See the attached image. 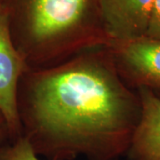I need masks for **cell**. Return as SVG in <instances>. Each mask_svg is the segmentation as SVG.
<instances>
[{
  "label": "cell",
  "instance_id": "cell-1",
  "mask_svg": "<svg viewBox=\"0 0 160 160\" xmlns=\"http://www.w3.org/2000/svg\"><path fill=\"white\" fill-rule=\"evenodd\" d=\"M17 108L22 135L47 160H119L141 116L137 92L121 78L107 46L27 69Z\"/></svg>",
  "mask_w": 160,
  "mask_h": 160
},
{
  "label": "cell",
  "instance_id": "cell-3",
  "mask_svg": "<svg viewBox=\"0 0 160 160\" xmlns=\"http://www.w3.org/2000/svg\"><path fill=\"white\" fill-rule=\"evenodd\" d=\"M116 69L132 90L145 87L160 98V39L142 37L107 46Z\"/></svg>",
  "mask_w": 160,
  "mask_h": 160
},
{
  "label": "cell",
  "instance_id": "cell-9",
  "mask_svg": "<svg viewBox=\"0 0 160 160\" xmlns=\"http://www.w3.org/2000/svg\"><path fill=\"white\" fill-rule=\"evenodd\" d=\"M6 139H9L7 126H6V121L4 119L3 116L0 113V147L6 142Z\"/></svg>",
  "mask_w": 160,
  "mask_h": 160
},
{
  "label": "cell",
  "instance_id": "cell-4",
  "mask_svg": "<svg viewBox=\"0 0 160 160\" xmlns=\"http://www.w3.org/2000/svg\"><path fill=\"white\" fill-rule=\"evenodd\" d=\"M28 69L12 38L8 14L0 2V113L6 121L9 141L22 135L17 91L20 79Z\"/></svg>",
  "mask_w": 160,
  "mask_h": 160
},
{
  "label": "cell",
  "instance_id": "cell-2",
  "mask_svg": "<svg viewBox=\"0 0 160 160\" xmlns=\"http://www.w3.org/2000/svg\"><path fill=\"white\" fill-rule=\"evenodd\" d=\"M100 0H0L12 38L29 69L55 66L111 43Z\"/></svg>",
  "mask_w": 160,
  "mask_h": 160
},
{
  "label": "cell",
  "instance_id": "cell-6",
  "mask_svg": "<svg viewBox=\"0 0 160 160\" xmlns=\"http://www.w3.org/2000/svg\"><path fill=\"white\" fill-rule=\"evenodd\" d=\"M141 116L126 152L128 160H160V98L148 88H138Z\"/></svg>",
  "mask_w": 160,
  "mask_h": 160
},
{
  "label": "cell",
  "instance_id": "cell-8",
  "mask_svg": "<svg viewBox=\"0 0 160 160\" xmlns=\"http://www.w3.org/2000/svg\"><path fill=\"white\" fill-rule=\"evenodd\" d=\"M145 37L160 39V0H155Z\"/></svg>",
  "mask_w": 160,
  "mask_h": 160
},
{
  "label": "cell",
  "instance_id": "cell-7",
  "mask_svg": "<svg viewBox=\"0 0 160 160\" xmlns=\"http://www.w3.org/2000/svg\"><path fill=\"white\" fill-rule=\"evenodd\" d=\"M0 160H42L36 154L29 140L22 135L0 147Z\"/></svg>",
  "mask_w": 160,
  "mask_h": 160
},
{
  "label": "cell",
  "instance_id": "cell-5",
  "mask_svg": "<svg viewBox=\"0 0 160 160\" xmlns=\"http://www.w3.org/2000/svg\"><path fill=\"white\" fill-rule=\"evenodd\" d=\"M155 0H100L103 29L110 42L146 36Z\"/></svg>",
  "mask_w": 160,
  "mask_h": 160
}]
</instances>
